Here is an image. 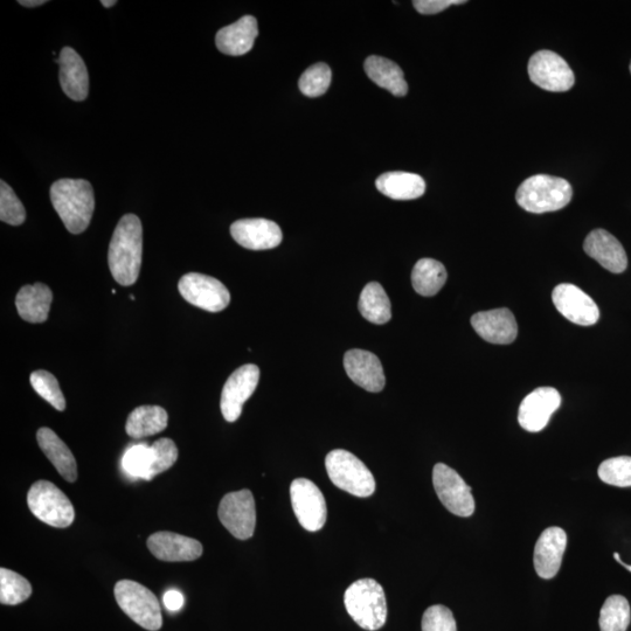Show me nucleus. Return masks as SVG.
I'll return each mask as SVG.
<instances>
[{"label": "nucleus", "mask_w": 631, "mask_h": 631, "mask_svg": "<svg viewBox=\"0 0 631 631\" xmlns=\"http://www.w3.org/2000/svg\"><path fill=\"white\" fill-rule=\"evenodd\" d=\"M561 405V395L553 387H539L520 404L518 421L526 432L538 433L549 425Z\"/></svg>", "instance_id": "2eb2a0df"}, {"label": "nucleus", "mask_w": 631, "mask_h": 631, "mask_svg": "<svg viewBox=\"0 0 631 631\" xmlns=\"http://www.w3.org/2000/svg\"><path fill=\"white\" fill-rule=\"evenodd\" d=\"M345 608L360 628L376 631L387 621L384 588L376 580L360 579L346 589Z\"/></svg>", "instance_id": "20e7f679"}, {"label": "nucleus", "mask_w": 631, "mask_h": 631, "mask_svg": "<svg viewBox=\"0 0 631 631\" xmlns=\"http://www.w3.org/2000/svg\"><path fill=\"white\" fill-rule=\"evenodd\" d=\"M447 277V270L441 262L434 259H421L413 268V288L421 296L432 297L445 286Z\"/></svg>", "instance_id": "c756f323"}, {"label": "nucleus", "mask_w": 631, "mask_h": 631, "mask_svg": "<svg viewBox=\"0 0 631 631\" xmlns=\"http://www.w3.org/2000/svg\"><path fill=\"white\" fill-rule=\"evenodd\" d=\"M376 186L380 193L393 200L418 199L426 192L424 178L401 171L384 173L377 179Z\"/></svg>", "instance_id": "a878e982"}, {"label": "nucleus", "mask_w": 631, "mask_h": 631, "mask_svg": "<svg viewBox=\"0 0 631 631\" xmlns=\"http://www.w3.org/2000/svg\"><path fill=\"white\" fill-rule=\"evenodd\" d=\"M585 252L598 261L608 272L621 274L628 267L627 253L619 240L605 230H594L588 234Z\"/></svg>", "instance_id": "412c9836"}, {"label": "nucleus", "mask_w": 631, "mask_h": 631, "mask_svg": "<svg viewBox=\"0 0 631 631\" xmlns=\"http://www.w3.org/2000/svg\"><path fill=\"white\" fill-rule=\"evenodd\" d=\"M0 183V220L12 226L24 224L26 211L22 201L4 180Z\"/></svg>", "instance_id": "e433bc0d"}, {"label": "nucleus", "mask_w": 631, "mask_h": 631, "mask_svg": "<svg viewBox=\"0 0 631 631\" xmlns=\"http://www.w3.org/2000/svg\"><path fill=\"white\" fill-rule=\"evenodd\" d=\"M39 447L43 450L47 459L50 460L58 470V473L69 483H73L78 478V464L75 457L57 434L50 428H40L37 433Z\"/></svg>", "instance_id": "b1692460"}, {"label": "nucleus", "mask_w": 631, "mask_h": 631, "mask_svg": "<svg viewBox=\"0 0 631 631\" xmlns=\"http://www.w3.org/2000/svg\"><path fill=\"white\" fill-rule=\"evenodd\" d=\"M614 558L616 559L617 563L621 564L624 568H626V570L631 572V565H627L626 563H623V561L620 558L619 553H614Z\"/></svg>", "instance_id": "37998d69"}, {"label": "nucleus", "mask_w": 631, "mask_h": 631, "mask_svg": "<svg viewBox=\"0 0 631 631\" xmlns=\"http://www.w3.org/2000/svg\"><path fill=\"white\" fill-rule=\"evenodd\" d=\"M221 524L231 535L240 540L252 538L256 526V506L252 491L247 489L230 492L219 505Z\"/></svg>", "instance_id": "9d476101"}, {"label": "nucleus", "mask_w": 631, "mask_h": 631, "mask_svg": "<svg viewBox=\"0 0 631 631\" xmlns=\"http://www.w3.org/2000/svg\"><path fill=\"white\" fill-rule=\"evenodd\" d=\"M567 546V535L563 529L552 526L540 535L533 554V564L540 578L550 580L556 577Z\"/></svg>", "instance_id": "aec40b11"}, {"label": "nucleus", "mask_w": 631, "mask_h": 631, "mask_svg": "<svg viewBox=\"0 0 631 631\" xmlns=\"http://www.w3.org/2000/svg\"><path fill=\"white\" fill-rule=\"evenodd\" d=\"M31 385L41 398L51 404L57 411L64 412L66 400L57 378L52 373L39 370L31 374Z\"/></svg>", "instance_id": "72a5a7b5"}, {"label": "nucleus", "mask_w": 631, "mask_h": 631, "mask_svg": "<svg viewBox=\"0 0 631 631\" xmlns=\"http://www.w3.org/2000/svg\"><path fill=\"white\" fill-rule=\"evenodd\" d=\"M433 484L441 503L459 517H470L475 512V499L471 488L456 471L443 463L433 470Z\"/></svg>", "instance_id": "1a4fd4ad"}, {"label": "nucleus", "mask_w": 631, "mask_h": 631, "mask_svg": "<svg viewBox=\"0 0 631 631\" xmlns=\"http://www.w3.org/2000/svg\"><path fill=\"white\" fill-rule=\"evenodd\" d=\"M152 464H154V453L151 446L144 443L131 446L122 460V467L129 476L142 478L145 481H151Z\"/></svg>", "instance_id": "473e14b6"}, {"label": "nucleus", "mask_w": 631, "mask_h": 631, "mask_svg": "<svg viewBox=\"0 0 631 631\" xmlns=\"http://www.w3.org/2000/svg\"><path fill=\"white\" fill-rule=\"evenodd\" d=\"M231 234L235 241L251 251H267L279 246L282 242V231L279 225L267 219H242L231 226Z\"/></svg>", "instance_id": "dca6fc26"}, {"label": "nucleus", "mask_w": 631, "mask_h": 631, "mask_svg": "<svg viewBox=\"0 0 631 631\" xmlns=\"http://www.w3.org/2000/svg\"><path fill=\"white\" fill-rule=\"evenodd\" d=\"M631 619L629 602L622 595H612L600 612L601 631H627Z\"/></svg>", "instance_id": "7c9ffc66"}, {"label": "nucleus", "mask_w": 631, "mask_h": 631, "mask_svg": "<svg viewBox=\"0 0 631 631\" xmlns=\"http://www.w3.org/2000/svg\"><path fill=\"white\" fill-rule=\"evenodd\" d=\"M27 505L34 516L53 528H68L75 519L72 502L57 485L48 481L32 485L27 494Z\"/></svg>", "instance_id": "0eeeda50"}, {"label": "nucleus", "mask_w": 631, "mask_h": 631, "mask_svg": "<svg viewBox=\"0 0 631 631\" xmlns=\"http://www.w3.org/2000/svg\"><path fill=\"white\" fill-rule=\"evenodd\" d=\"M466 0H414L413 5L421 15H436L452 5L466 4Z\"/></svg>", "instance_id": "ea45409f"}, {"label": "nucleus", "mask_w": 631, "mask_h": 631, "mask_svg": "<svg viewBox=\"0 0 631 631\" xmlns=\"http://www.w3.org/2000/svg\"><path fill=\"white\" fill-rule=\"evenodd\" d=\"M344 366L353 383L365 391L378 393L384 390L386 378L383 365L372 352L350 350L345 353Z\"/></svg>", "instance_id": "6ab92c4d"}, {"label": "nucleus", "mask_w": 631, "mask_h": 631, "mask_svg": "<svg viewBox=\"0 0 631 631\" xmlns=\"http://www.w3.org/2000/svg\"><path fill=\"white\" fill-rule=\"evenodd\" d=\"M291 505L302 528L317 532L327 523V503L320 488L307 478H297L290 485Z\"/></svg>", "instance_id": "6e6552de"}, {"label": "nucleus", "mask_w": 631, "mask_h": 631, "mask_svg": "<svg viewBox=\"0 0 631 631\" xmlns=\"http://www.w3.org/2000/svg\"><path fill=\"white\" fill-rule=\"evenodd\" d=\"M360 314L365 320L378 325L391 321V301L385 289L377 282H371L362 291L358 303Z\"/></svg>", "instance_id": "c85d7f7f"}, {"label": "nucleus", "mask_w": 631, "mask_h": 631, "mask_svg": "<svg viewBox=\"0 0 631 631\" xmlns=\"http://www.w3.org/2000/svg\"><path fill=\"white\" fill-rule=\"evenodd\" d=\"M119 606L138 626L157 631L163 626L161 605L149 588L136 581L121 580L115 586Z\"/></svg>", "instance_id": "423d86ee"}, {"label": "nucleus", "mask_w": 631, "mask_h": 631, "mask_svg": "<svg viewBox=\"0 0 631 631\" xmlns=\"http://www.w3.org/2000/svg\"><path fill=\"white\" fill-rule=\"evenodd\" d=\"M325 467L331 482L350 495L366 498L376 491V480L370 469L348 450H332L325 459Z\"/></svg>", "instance_id": "39448f33"}, {"label": "nucleus", "mask_w": 631, "mask_h": 631, "mask_svg": "<svg viewBox=\"0 0 631 631\" xmlns=\"http://www.w3.org/2000/svg\"><path fill=\"white\" fill-rule=\"evenodd\" d=\"M573 190L564 178L537 175L518 187L516 200L526 212L542 214L563 210L571 203Z\"/></svg>", "instance_id": "7ed1b4c3"}, {"label": "nucleus", "mask_w": 631, "mask_h": 631, "mask_svg": "<svg viewBox=\"0 0 631 631\" xmlns=\"http://www.w3.org/2000/svg\"><path fill=\"white\" fill-rule=\"evenodd\" d=\"M364 68L367 76L376 85L394 96L402 97L408 93L404 72L395 62L373 55L366 59Z\"/></svg>", "instance_id": "bb28decb"}, {"label": "nucleus", "mask_w": 631, "mask_h": 631, "mask_svg": "<svg viewBox=\"0 0 631 631\" xmlns=\"http://www.w3.org/2000/svg\"><path fill=\"white\" fill-rule=\"evenodd\" d=\"M331 80L330 67L320 62V64L309 67L302 74L300 81H298V87L305 96L318 97L328 92Z\"/></svg>", "instance_id": "c9c22d12"}, {"label": "nucleus", "mask_w": 631, "mask_h": 631, "mask_svg": "<svg viewBox=\"0 0 631 631\" xmlns=\"http://www.w3.org/2000/svg\"><path fill=\"white\" fill-rule=\"evenodd\" d=\"M148 549L158 560L166 563H183L194 561L203 556V545L198 540L178 535V533L161 531L150 536Z\"/></svg>", "instance_id": "f3484780"}, {"label": "nucleus", "mask_w": 631, "mask_h": 631, "mask_svg": "<svg viewBox=\"0 0 631 631\" xmlns=\"http://www.w3.org/2000/svg\"><path fill=\"white\" fill-rule=\"evenodd\" d=\"M552 301L566 320L581 327H592L600 320L598 304L574 284H559L553 290Z\"/></svg>", "instance_id": "4468645a"}, {"label": "nucleus", "mask_w": 631, "mask_h": 631, "mask_svg": "<svg viewBox=\"0 0 631 631\" xmlns=\"http://www.w3.org/2000/svg\"><path fill=\"white\" fill-rule=\"evenodd\" d=\"M57 62L60 66V86L64 93L73 101H85L89 94V75L85 61L73 48L65 47L62 48Z\"/></svg>", "instance_id": "4be33fe9"}, {"label": "nucleus", "mask_w": 631, "mask_h": 631, "mask_svg": "<svg viewBox=\"0 0 631 631\" xmlns=\"http://www.w3.org/2000/svg\"><path fill=\"white\" fill-rule=\"evenodd\" d=\"M33 588L22 575L0 568V602L6 606H17L30 598Z\"/></svg>", "instance_id": "2f4dec72"}, {"label": "nucleus", "mask_w": 631, "mask_h": 631, "mask_svg": "<svg viewBox=\"0 0 631 631\" xmlns=\"http://www.w3.org/2000/svg\"><path fill=\"white\" fill-rule=\"evenodd\" d=\"M259 380L260 369L253 364L241 366L227 379L220 401L221 413L226 421L235 422L240 418L242 408L252 397Z\"/></svg>", "instance_id": "ddd939ff"}, {"label": "nucleus", "mask_w": 631, "mask_h": 631, "mask_svg": "<svg viewBox=\"0 0 631 631\" xmlns=\"http://www.w3.org/2000/svg\"><path fill=\"white\" fill-rule=\"evenodd\" d=\"M163 602L166 609L170 610V612H178L184 606V595L176 591V589H170L164 594Z\"/></svg>", "instance_id": "a19ab883"}, {"label": "nucleus", "mask_w": 631, "mask_h": 631, "mask_svg": "<svg viewBox=\"0 0 631 631\" xmlns=\"http://www.w3.org/2000/svg\"><path fill=\"white\" fill-rule=\"evenodd\" d=\"M142 255L141 220L135 214H127L117 224L109 245L108 263L114 280L123 287L133 286L140 276Z\"/></svg>", "instance_id": "f257e3e1"}, {"label": "nucleus", "mask_w": 631, "mask_h": 631, "mask_svg": "<svg viewBox=\"0 0 631 631\" xmlns=\"http://www.w3.org/2000/svg\"><path fill=\"white\" fill-rule=\"evenodd\" d=\"M116 0H112V2H107V0H101V4L104 6V8H113L114 5H116Z\"/></svg>", "instance_id": "c03bdc74"}, {"label": "nucleus", "mask_w": 631, "mask_h": 631, "mask_svg": "<svg viewBox=\"0 0 631 631\" xmlns=\"http://www.w3.org/2000/svg\"><path fill=\"white\" fill-rule=\"evenodd\" d=\"M258 36V20L252 16H245L237 23L221 29L217 33L216 44L221 53L231 55V57H240L252 51Z\"/></svg>", "instance_id": "5701e85b"}, {"label": "nucleus", "mask_w": 631, "mask_h": 631, "mask_svg": "<svg viewBox=\"0 0 631 631\" xmlns=\"http://www.w3.org/2000/svg\"><path fill=\"white\" fill-rule=\"evenodd\" d=\"M471 325L484 341L497 345H508L516 341L518 325L509 309L477 312L471 317Z\"/></svg>", "instance_id": "a211bd4d"}, {"label": "nucleus", "mask_w": 631, "mask_h": 631, "mask_svg": "<svg viewBox=\"0 0 631 631\" xmlns=\"http://www.w3.org/2000/svg\"><path fill=\"white\" fill-rule=\"evenodd\" d=\"M20 5L25 6V8H38V6L44 5L47 2H45V0H20V2H18Z\"/></svg>", "instance_id": "79ce46f5"}, {"label": "nucleus", "mask_w": 631, "mask_h": 631, "mask_svg": "<svg viewBox=\"0 0 631 631\" xmlns=\"http://www.w3.org/2000/svg\"><path fill=\"white\" fill-rule=\"evenodd\" d=\"M55 211L72 234L85 232L95 210L93 186L85 179H60L51 187Z\"/></svg>", "instance_id": "f03ea898"}, {"label": "nucleus", "mask_w": 631, "mask_h": 631, "mask_svg": "<svg viewBox=\"0 0 631 631\" xmlns=\"http://www.w3.org/2000/svg\"><path fill=\"white\" fill-rule=\"evenodd\" d=\"M598 474L603 483L613 485V487H631V457H613L602 462Z\"/></svg>", "instance_id": "f704fd0d"}, {"label": "nucleus", "mask_w": 631, "mask_h": 631, "mask_svg": "<svg viewBox=\"0 0 631 631\" xmlns=\"http://www.w3.org/2000/svg\"><path fill=\"white\" fill-rule=\"evenodd\" d=\"M151 448L154 453V464H152L150 477L154 480L157 475L169 470L177 462L178 448L176 443L168 438L157 440Z\"/></svg>", "instance_id": "4c0bfd02"}, {"label": "nucleus", "mask_w": 631, "mask_h": 631, "mask_svg": "<svg viewBox=\"0 0 631 631\" xmlns=\"http://www.w3.org/2000/svg\"><path fill=\"white\" fill-rule=\"evenodd\" d=\"M530 79L536 86L547 92H568L575 82V76L567 62L552 51H539L529 62Z\"/></svg>", "instance_id": "f8f14e48"}, {"label": "nucleus", "mask_w": 631, "mask_h": 631, "mask_svg": "<svg viewBox=\"0 0 631 631\" xmlns=\"http://www.w3.org/2000/svg\"><path fill=\"white\" fill-rule=\"evenodd\" d=\"M180 295L194 307L219 312L231 302L230 291L224 283L204 274L190 273L180 279L178 284Z\"/></svg>", "instance_id": "9b49d317"}, {"label": "nucleus", "mask_w": 631, "mask_h": 631, "mask_svg": "<svg viewBox=\"0 0 631 631\" xmlns=\"http://www.w3.org/2000/svg\"><path fill=\"white\" fill-rule=\"evenodd\" d=\"M422 631H457L452 610L445 606L429 607L421 623Z\"/></svg>", "instance_id": "58836bf2"}, {"label": "nucleus", "mask_w": 631, "mask_h": 631, "mask_svg": "<svg viewBox=\"0 0 631 631\" xmlns=\"http://www.w3.org/2000/svg\"><path fill=\"white\" fill-rule=\"evenodd\" d=\"M630 73H631V64H630Z\"/></svg>", "instance_id": "a18cd8bd"}, {"label": "nucleus", "mask_w": 631, "mask_h": 631, "mask_svg": "<svg viewBox=\"0 0 631 631\" xmlns=\"http://www.w3.org/2000/svg\"><path fill=\"white\" fill-rule=\"evenodd\" d=\"M169 415L159 406H141L130 413L126 432L133 439L148 438L165 431Z\"/></svg>", "instance_id": "cd10ccee"}, {"label": "nucleus", "mask_w": 631, "mask_h": 631, "mask_svg": "<svg viewBox=\"0 0 631 631\" xmlns=\"http://www.w3.org/2000/svg\"><path fill=\"white\" fill-rule=\"evenodd\" d=\"M53 294L44 283L24 286L16 298L18 314L29 323H44L50 315Z\"/></svg>", "instance_id": "393cba45"}]
</instances>
